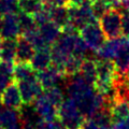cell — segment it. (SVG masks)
Segmentation results:
<instances>
[{
  "label": "cell",
  "mask_w": 129,
  "mask_h": 129,
  "mask_svg": "<svg viewBox=\"0 0 129 129\" xmlns=\"http://www.w3.org/2000/svg\"><path fill=\"white\" fill-rule=\"evenodd\" d=\"M67 92L69 98L80 109L85 118H91L100 110L109 108L110 96L99 94L80 74L69 76Z\"/></svg>",
  "instance_id": "6da1fadb"
},
{
  "label": "cell",
  "mask_w": 129,
  "mask_h": 129,
  "mask_svg": "<svg viewBox=\"0 0 129 129\" xmlns=\"http://www.w3.org/2000/svg\"><path fill=\"white\" fill-rule=\"evenodd\" d=\"M115 76L116 71L112 60L97 59V79L94 87L99 94L104 96L112 94Z\"/></svg>",
  "instance_id": "7a4b0ae2"
},
{
  "label": "cell",
  "mask_w": 129,
  "mask_h": 129,
  "mask_svg": "<svg viewBox=\"0 0 129 129\" xmlns=\"http://www.w3.org/2000/svg\"><path fill=\"white\" fill-rule=\"evenodd\" d=\"M58 119L67 129H80L85 117L76 104L68 98L58 108Z\"/></svg>",
  "instance_id": "3957f363"
},
{
  "label": "cell",
  "mask_w": 129,
  "mask_h": 129,
  "mask_svg": "<svg viewBox=\"0 0 129 129\" xmlns=\"http://www.w3.org/2000/svg\"><path fill=\"white\" fill-rule=\"evenodd\" d=\"M100 28L104 37L116 39L122 35V12L117 8H110L99 18Z\"/></svg>",
  "instance_id": "277c9868"
},
{
  "label": "cell",
  "mask_w": 129,
  "mask_h": 129,
  "mask_svg": "<svg viewBox=\"0 0 129 129\" xmlns=\"http://www.w3.org/2000/svg\"><path fill=\"white\" fill-rule=\"evenodd\" d=\"M68 9H69V23L78 30L86 26L87 24L97 22L90 0H86L80 6H68Z\"/></svg>",
  "instance_id": "5b68a950"
},
{
  "label": "cell",
  "mask_w": 129,
  "mask_h": 129,
  "mask_svg": "<svg viewBox=\"0 0 129 129\" xmlns=\"http://www.w3.org/2000/svg\"><path fill=\"white\" fill-rule=\"evenodd\" d=\"M80 36L85 42L87 48H89L92 52H97L106 42L104 41L106 37L100 28V25H98L97 22L89 23L83 28H81Z\"/></svg>",
  "instance_id": "8992f818"
},
{
  "label": "cell",
  "mask_w": 129,
  "mask_h": 129,
  "mask_svg": "<svg viewBox=\"0 0 129 129\" xmlns=\"http://www.w3.org/2000/svg\"><path fill=\"white\" fill-rule=\"evenodd\" d=\"M17 86L21 92L24 104H32L35 100L42 94L43 88L38 82L37 76L26 81L17 82Z\"/></svg>",
  "instance_id": "52a82bcc"
},
{
  "label": "cell",
  "mask_w": 129,
  "mask_h": 129,
  "mask_svg": "<svg viewBox=\"0 0 129 129\" xmlns=\"http://www.w3.org/2000/svg\"><path fill=\"white\" fill-rule=\"evenodd\" d=\"M32 104L38 116L45 122L58 118V109L46 98L44 94L40 95Z\"/></svg>",
  "instance_id": "ba28073f"
},
{
  "label": "cell",
  "mask_w": 129,
  "mask_h": 129,
  "mask_svg": "<svg viewBox=\"0 0 129 129\" xmlns=\"http://www.w3.org/2000/svg\"><path fill=\"white\" fill-rule=\"evenodd\" d=\"M0 101L6 108L13 109V110L19 111L24 106L21 92H19L18 86L15 81H13L8 86L0 96Z\"/></svg>",
  "instance_id": "9c48e42d"
},
{
  "label": "cell",
  "mask_w": 129,
  "mask_h": 129,
  "mask_svg": "<svg viewBox=\"0 0 129 129\" xmlns=\"http://www.w3.org/2000/svg\"><path fill=\"white\" fill-rule=\"evenodd\" d=\"M36 76H37V80L40 83V85L45 90L48 89V88L56 86L59 81L64 78L62 72L58 70L56 67H54L53 64L47 67L46 69H44V70L38 71Z\"/></svg>",
  "instance_id": "30bf717a"
},
{
  "label": "cell",
  "mask_w": 129,
  "mask_h": 129,
  "mask_svg": "<svg viewBox=\"0 0 129 129\" xmlns=\"http://www.w3.org/2000/svg\"><path fill=\"white\" fill-rule=\"evenodd\" d=\"M21 26L18 22V15L16 13L8 14L3 16L2 28L0 31V37L2 39L16 40L21 36Z\"/></svg>",
  "instance_id": "8fae6325"
},
{
  "label": "cell",
  "mask_w": 129,
  "mask_h": 129,
  "mask_svg": "<svg viewBox=\"0 0 129 129\" xmlns=\"http://www.w3.org/2000/svg\"><path fill=\"white\" fill-rule=\"evenodd\" d=\"M112 61L114 63L116 74L122 75L129 70V40L125 37L122 40L117 54Z\"/></svg>",
  "instance_id": "7c38bea8"
},
{
  "label": "cell",
  "mask_w": 129,
  "mask_h": 129,
  "mask_svg": "<svg viewBox=\"0 0 129 129\" xmlns=\"http://www.w3.org/2000/svg\"><path fill=\"white\" fill-rule=\"evenodd\" d=\"M38 31H39V35L41 37L42 41L45 43V45L50 47H52V45L57 41V39L61 35V28L57 26L52 21L39 26Z\"/></svg>",
  "instance_id": "4fadbf2b"
},
{
  "label": "cell",
  "mask_w": 129,
  "mask_h": 129,
  "mask_svg": "<svg viewBox=\"0 0 129 129\" xmlns=\"http://www.w3.org/2000/svg\"><path fill=\"white\" fill-rule=\"evenodd\" d=\"M50 10L51 21L57 26L62 28L69 24V9L67 6H54L48 1H45Z\"/></svg>",
  "instance_id": "5bb4252c"
},
{
  "label": "cell",
  "mask_w": 129,
  "mask_h": 129,
  "mask_svg": "<svg viewBox=\"0 0 129 129\" xmlns=\"http://www.w3.org/2000/svg\"><path fill=\"white\" fill-rule=\"evenodd\" d=\"M34 45L23 36L16 39V60L22 62H30L35 54Z\"/></svg>",
  "instance_id": "9a60e30c"
},
{
  "label": "cell",
  "mask_w": 129,
  "mask_h": 129,
  "mask_svg": "<svg viewBox=\"0 0 129 129\" xmlns=\"http://www.w3.org/2000/svg\"><path fill=\"white\" fill-rule=\"evenodd\" d=\"M31 66L34 67L36 71H41L46 69L52 64V54L51 47L50 48H41V50H36L35 54L30 60Z\"/></svg>",
  "instance_id": "2e32d148"
},
{
  "label": "cell",
  "mask_w": 129,
  "mask_h": 129,
  "mask_svg": "<svg viewBox=\"0 0 129 129\" xmlns=\"http://www.w3.org/2000/svg\"><path fill=\"white\" fill-rule=\"evenodd\" d=\"M123 38H116V39H109V41L104 42L102 46L96 52L100 59H107V60H113L115 58L117 51L119 50V46L122 44Z\"/></svg>",
  "instance_id": "e0dca14e"
},
{
  "label": "cell",
  "mask_w": 129,
  "mask_h": 129,
  "mask_svg": "<svg viewBox=\"0 0 129 129\" xmlns=\"http://www.w3.org/2000/svg\"><path fill=\"white\" fill-rule=\"evenodd\" d=\"M79 74L87 83H89L90 85L94 86L96 79H97V59L84 58Z\"/></svg>",
  "instance_id": "ac0fdd59"
},
{
  "label": "cell",
  "mask_w": 129,
  "mask_h": 129,
  "mask_svg": "<svg viewBox=\"0 0 129 129\" xmlns=\"http://www.w3.org/2000/svg\"><path fill=\"white\" fill-rule=\"evenodd\" d=\"M19 124H21V116L18 111L9 108L0 110V125L2 129H11Z\"/></svg>",
  "instance_id": "d6986e66"
},
{
  "label": "cell",
  "mask_w": 129,
  "mask_h": 129,
  "mask_svg": "<svg viewBox=\"0 0 129 129\" xmlns=\"http://www.w3.org/2000/svg\"><path fill=\"white\" fill-rule=\"evenodd\" d=\"M36 70L31 66L30 62H22L17 61L14 64V81L15 82H21V81H26L32 78H36Z\"/></svg>",
  "instance_id": "ffe728a7"
},
{
  "label": "cell",
  "mask_w": 129,
  "mask_h": 129,
  "mask_svg": "<svg viewBox=\"0 0 129 129\" xmlns=\"http://www.w3.org/2000/svg\"><path fill=\"white\" fill-rule=\"evenodd\" d=\"M0 54H1V60L14 62V60H16V40L2 39Z\"/></svg>",
  "instance_id": "44dd1931"
},
{
  "label": "cell",
  "mask_w": 129,
  "mask_h": 129,
  "mask_svg": "<svg viewBox=\"0 0 129 129\" xmlns=\"http://www.w3.org/2000/svg\"><path fill=\"white\" fill-rule=\"evenodd\" d=\"M17 7L18 10L23 13L34 16L44 8V1L42 0H18Z\"/></svg>",
  "instance_id": "7402d4cb"
},
{
  "label": "cell",
  "mask_w": 129,
  "mask_h": 129,
  "mask_svg": "<svg viewBox=\"0 0 129 129\" xmlns=\"http://www.w3.org/2000/svg\"><path fill=\"white\" fill-rule=\"evenodd\" d=\"M44 95L46 96V98L50 100V101L53 103L57 109L61 106V103L64 100L63 99V92L58 86H54L52 88H48V89L45 90Z\"/></svg>",
  "instance_id": "603a6c76"
},
{
  "label": "cell",
  "mask_w": 129,
  "mask_h": 129,
  "mask_svg": "<svg viewBox=\"0 0 129 129\" xmlns=\"http://www.w3.org/2000/svg\"><path fill=\"white\" fill-rule=\"evenodd\" d=\"M18 22H19V26H21V30L23 34H25L27 31H30L35 28H37V24H36L34 16L26 14V13H18Z\"/></svg>",
  "instance_id": "cb8c5ba5"
},
{
  "label": "cell",
  "mask_w": 129,
  "mask_h": 129,
  "mask_svg": "<svg viewBox=\"0 0 129 129\" xmlns=\"http://www.w3.org/2000/svg\"><path fill=\"white\" fill-rule=\"evenodd\" d=\"M90 3L96 18H100L110 8H112L107 0H90Z\"/></svg>",
  "instance_id": "d4e9b609"
},
{
  "label": "cell",
  "mask_w": 129,
  "mask_h": 129,
  "mask_svg": "<svg viewBox=\"0 0 129 129\" xmlns=\"http://www.w3.org/2000/svg\"><path fill=\"white\" fill-rule=\"evenodd\" d=\"M17 10V1H15V0H0V16L16 13Z\"/></svg>",
  "instance_id": "484cf974"
},
{
  "label": "cell",
  "mask_w": 129,
  "mask_h": 129,
  "mask_svg": "<svg viewBox=\"0 0 129 129\" xmlns=\"http://www.w3.org/2000/svg\"><path fill=\"white\" fill-rule=\"evenodd\" d=\"M122 35L129 40V10L122 11Z\"/></svg>",
  "instance_id": "4316f807"
},
{
  "label": "cell",
  "mask_w": 129,
  "mask_h": 129,
  "mask_svg": "<svg viewBox=\"0 0 129 129\" xmlns=\"http://www.w3.org/2000/svg\"><path fill=\"white\" fill-rule=\"evenodd\" d=\"M14 64L15 63L12 61H6V60L0 59V72L12 76L14 72Z\"/></svg>",
  "instance_id": "83f0119b"
},
{
  "label": "cell",
  "mask_w": 129,
  "mask_h": 129,
  "mask_svg": "<svg viewBox=\"0 0 129 129\" xmlns=\"http://www.w3.org/2000/svg\"><path fill=\"white\" fill-rule=\"evenodd\" d=\"M41 129H67V128L63 126V124L58 118H56L53 120H48V122L44 120Z\"/></svg>",
  "instance_id": "f1b7e54d"
},
{
  "label": "cell",
  "mask_w": 129,
  "mask_h": 129,
  "mask_svg": "<svg viewBox=\"0 0 129 129\" xmlns=\"http://www.w3.org/2000/svg\"><path fill=\"white\" fill-rule=\"evenodd\" d=\"M13 81L14 80L12 79L11 75H8V74H5V73H2V72H0V96H1L3 90H5Z\"/></svg>",
  "instance_id": "f546056e"
},
{
  "label": "cell",
  "mask_w": 129,
  "mask_h": 129,
  "mask_svg": "<svg viewBox=\"0 0 129 129\" xmlns=\"http://www.w3.org/2000/svg\"><path fill=\"white\" fill-rule=\"evenodd\" d=\"M100 127L98 126V124H97L94 119L91 118H85L84 120V123L82 124V126H81L80 129H99Z\"/></svg>",
  "instance_id": "4dcf8cb0"
},
{
  "label": "cell",
  "mask_w": 129,
  "mask_h": 129,
  "mask_svg": "<svg viewBox=\"0 0 129 129\" xmlns=\"http://www.w3.org/2000/svg\"><path fill=\"white\" fill-rule=\"evenodd\" d=\"M113 125L116 127V129H129V117L124 118Z\"/></svg>",
  "instance_id": "1f68e13d"
},
{
  "label": "cell",
  "mask_w": 129,
  "mask_h": 129,
  "mask_svg": "<svg viewBox=\"0 0 129 129\" xmlns=\"http://www.w3.org/2000/svg\"><path fill=\"white\" fill-rule=\"evenodd\" d=\"M50 3L54 6H69V1L70 0H47Z\"/></svg>",
  "instance_id": "d6a6232c"
},
{
  "label": "cell",
  "mask_w": 129,
  "mask_h": 129,
  "mask_svg": "<svg viewBox=\"0 0 129 129\" xmlns=\"http://www.w3.org/2000/svg\"><path fill=\"white\" fill-rule=\"evenodd\" d=\"M107 1L110 3L111 7H116V8H120L123 0H107Z\"/></svg>",
  "instance_id": "836d02e7"
},
{
  "label": "cell",
  "mask_w": 129,
  "mask_h": 129,
  "mask_svg": "<svg viewBox=\"0 0 129 129\" xmlns=\"http://www.w3.org/2000/svg\"><path fill=\"white\" fill-rule=\"evenodd\" d=\"M122 10H129V0H123L122 5H120Z\"/></svg>",
  "instance_id": "e575fe53"
},
{
  "label": "cell",
  "mask_w": 129,
  "mask_h": 129,
  "mask_svg": "<svg viewBox=\"0 0 129 129\" xmlns=\"http://www.w3.org/2000/svg\"><path fill=\"white\" fill-rule=\"evenodd\" d=\"M86 0H70L69 1V6H80L81 3H83Z\"/></svg>",
  "instance_id": "d590c367"
},
{
  "label": "cell",
  "mask_w": 129,
  "mask_h": 129,
  "mask_svg": "<svg viewBox=\"0 0 129 129\" xmlns=\"http://www.w3.org/2000/svg\"><path fill=\"white\" fill-rule=\"evenodd\" d=\"M99 129H116V127L113 124H110V125H106V126H101Z\"/></svg>",
  "instance_id": "8d00e7d4"
},
{
  "label": "cell",
  "mask_w": 129,
  "mask_h": 129,
  "mask_svg": "<svg viewBox=\"0 0 129 129\" xmlns=\"http://www.w3.org/2000/svg\"><path fill=\"white\" fill-rule=\"evenodd\" d=\"M2 22H3V16H0V31H1L2 28Z\"/></svg>",
  "instance_id": "74e56055"
},
{
  "label": "cell",
  "mask_w": 129,
  "mask_h": 129,
  "mask_svg": "<svg viewBox=\"0 0 129 129\" xmlns=\"http://www.w3.org/2000/svg\"><path fill=\"white\" fill-rule=\"evenodd\" d=\"M11 129H23V128H22V124H19V125H17V126H15V127L11 128Z\"/></svg>",
  "instance_id": "f35d334b"
},
{
  "label": "cell",
  "mask_w": 129,
  "mask_h": 129,
  "mask_svg": "<svg viewBox=\"0 0 129 129\" xmlns=\"http://www.w3.org/2000/svg\"><path fill=\"white\" fill-rule=\"evenodd\" d=\"M123 75H124L125 78H126V79L129 81V70H128V71H127V72H126V73H125V74H123Z\"/></svg>",
  "instance_id": "ab89813d"
},
{
  "label": "cell",
  "mask_w": 129,
  "mask_h": 129,
  "mask_svg": "<svg viewBox=\"0 0 129 129\" xmlns=\"http://www.w3.org/2000/svg\"><path fill=\"white\" fill-rule=\"evenodd\" d=\"M1 43H2V38L0 37V48H1Z\"/></svg>",
  "instance_id": "60d3db41"
},
{
  "label": "cell",
  "mask_w": 129,
  "mask_h": 129,
  "mask_svg": "<svg viewBox=\"0 0 129 129\" xmlns=\"http://www.w3.org/2000/svg\"><path fill=\"white\" fill-rule=\"evenodd\" d=\"M0 129H2V127H1V125H0Z\"/></svg>",
  "instance_id": "b9f144b4"
},
{
  "label": "cell",
  "mask_w": 129,
  "mask_h": 129,
  "mask_svg": "<svg viewBox=\"0 0 129 129\" xmlns=\"http://www.w3.org/2000/svg\"><path fill=\"white\" fill-rule=\"evenodd\" d=\"M42 1H47V0H42Z\"/></svg>",
  "instance_id": "7bdbcfd3"
},
{
  "label": "cell",
  "mask_w": 129,
  "mask_h": 129,
  "mask_svg": "<svg viewBox=\"0 0 129 129\" xmlns=\"http://www.w3.org/2000/svg\"><path fill=\"white\" fill-rule=\"evenodd\" d=\"M15 1H18V0H15Z\"/></svg>",
  "instance_id": "ee69618b"
}]
</instances>
